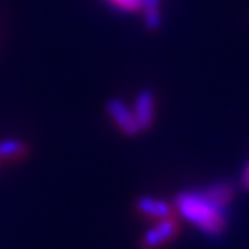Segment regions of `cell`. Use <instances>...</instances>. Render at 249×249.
Wrapping results in <instances>:
<instances>
[{
	"label": "cell",
	"instance_id": "52a82bcc",
	"mask_svg": "<svg viewBox=\"0 0 249 249\" xmlns=\"http://www.w3.org/2000/svg\"><path fill=\"white\" fill-rule=\"evenodd\" d=\"M111 2H115L116 6L127 9V11H135L144 6V0H111Z\"/></svg>",
	"mask_w": 249,
	"mask_h": 249
},
{
	"label": "cell",
	"instance_id": "ba28073f",
	"mask_svg": "<svg viewBox=\"0 0 249 249\" xmlns=\"http://www.w3.org/2000/svg\"><path fill=\"white\" fill-rule=\"evenodd\" d=\"M242 187L246 188V190H249V162L248 166L244 168V174H242Z\"/></svg>",
	"mask_w": 249,
	"mask_h": 249
},
{
	"label": "cell",
	"instance_id": "7a4b0ae2",
	"mask_svg": "<svg viewBox=\"0 0 249 249\" xmlns=\"http://www.w3.org/2000/svg\"><path fill=\"white\" fill-rule=\"evenodd\" d=\"M179 232V220L174 216L159 220L155 225H151L148 231L144 232L142 240H141V248L142 249H159L172 242Z\"/></svg>",
	"mask_w": 249,
	"mask_h": 249
},
{
	"label": "cell",
	"instance_id": "6da1fadb",
	"mask_svg": "<svg viewBox=\"0 0 249 249\" xmlns=\"http://www.w3.org/2000/svg\"><path fill=\"white\" fill-rule=\"evenodd\" d=\"M174 207L183 220L192 223L207 236H220L227 227V205L214 199L207 188L181 192Z\"/></svg>",
	"mask_w": 249,
	"mask_h": 249
},
{
	"label": "cell",
	"instance_id": "277c9868",
	"mask_svg": "<svg viewBox=\"0 0 249 249\" xmlns=\"http://www.w3.org/2000/svg\"><path fill=\"white\" fill-rule=\"evenodd\" d=\"M137 211L142 214L144 218L148 220H164V218H170L176 214V207L164 199H157V197H150V196H144L137 201Z\"/></svg>",
	"mask_w": 249,
	"mask_h": 249
},
{
	"label": "cell",
	"instance_id": "5b68a950",
	"mask_svg": "<svg viewBox=\"0 0 249 249\" xmlns=\"http://www.w3.org/2000/svg\"><path fill=\"white\" fill-rule=\"evenodd\" d=\"M153 113H155V98L150 90H141L135 100V120L141 127V131L148 129L153 122Z\"/></svg>",
	"mask_w": 249,
	"mask_h": 249
},
{
	"label": "cell",
	"instance_id": "8992f818",
	"mask_svg": "<svg viewBox=\"0 0 249 249\" xmlns=\"http://www.w3.org/2000/svg\"><path fill=\"white\" fill-rule=\"evenodd\" d=\"M26 153L28 146L22 141H15V139L0 141V160H4V162H17V160L24 159Z\"/></svg>",
	"mask_w": 249,
	"mask_h": 249
},
{
	"label": "cell",
	"instance_id": "3957f363",
	"mask_svg": "<svg viewBox=\"0 0 249 249\" xmlns=\"http://www.w3.org/2000/svg\"><path fill=\"white\" fill-rule=\"evenodd\" d=\"M107 113L113 118V122L118 125V129L127 137H133L141 131V127L135 120V115L125 107L122 100H109L107 102Z\"/></svg>",
	"mask_w": 249,
	"mask_h": 249
}]
</instances>
